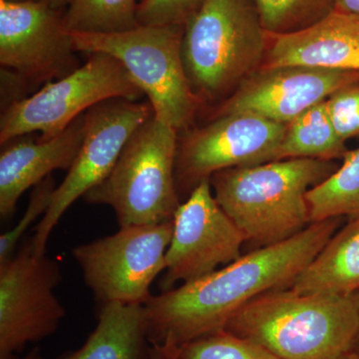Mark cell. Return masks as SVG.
I'll return each instance as SVG.
<instances>
[{"label":"cell","instance_id":"22","mask_svg":"<svg viewBox=\"0 0 359 359\" xmlns=\"http://www.w3.org/2000/svg\"><path fill=\"white\" fill-rule=\"evenodd\" d=\"M178 359H280L252 340L219 330L180 347Z\"/></svg>","mask_w":359,"mask_h":359},{"label":"cell","instance_id":"10","mask_svg":"<svg viewBox=\"0 0 359 359\" xmlns=\"http://www.w3.org/2000/svg\"><path fill=\"white\" fill-rule=\"evenodd\" d=\"M61 280L57 262L37 255L32 238L0 264V359H18L28 344L58 330L66 316L55 294Z\"/></svg>","mask_w":359,"mask_h":359},{"label":"cell","instance_id":"15","mask_svg":"<svg viewBox=\"0 0 359 359\" xmlns=\"http://www.w3.org/2000/svg\"><path fill=\"white\" fill-rule=\"evenodd\" d=\"M273 35L262 66L304 65L359 71L356 14L332 9L311 25Z\"/></svg>","mask_w":359,"mask_h":359},{"label":"cell","instance_id":"34","mask_svg":"<svg viewBox=\"0 0 359 359\" xmlns=\"http://www.w3.org/2000/svg\"><path fill=\"white\" fill-rule=\"evenodd\" d=\"M141 1H143V0H140V2H141Z\"/></svg>","mask_w":359,"mask_h":359},{"label":"cell","instance_id":"12","mask_svg":"<svg viewBox=\"0 0 359 359\" xmlns=\"http://www.w3.org/2000/svg\"><path fill=\"white\" fill-rule=\"evenodd\" d=\"M244 243L242 231L217 202L210 179L204 180L175 212L161 289L199 280L237 261Z\"/></svg>","mask_w":359,"mask_h":359},{"label":"cell","instance_id":"29","mask_svg":"<svg viewBox=\"0 0 359 359\" xmlns=\"http://www.w3.org/2000/svg\"><path fill=\"white\" fill-rule=\"evenodd\" d=\"M35 1L43 2L52 8L63 11L70 4L71 0H35Z\"/></svg>","mask_w":359,"mask_h":359},{"label":"cell","instance_id":"16","mask_svg":"<svg viewBox=\"0 0 359 359\" xmlns=\"http://www.w3.org/2000/svg\"><path fill=\"white\" fill-rule=\"evenodd\" d=\"M85 113L50 139L18 138L4 144L0 154V216L15 212L26 190L39 185L55 170H69L84 139Z\"/></svg>","mask_w":359,"mask_h":359},{"label":"cell","instance_id":"7","mask_svg":"<svg viewBox=\"0 0 359 359\" xmlns=\"http://www.w3.org/2000/svg\"><path fill=\"white\" fill-rule=\"evenodd\" d=\"M88 55L67 76L47 82L36 93L2 109L1 145L34 132L42 140L57 136L79 116L110 99L140 100L143 91L121 62L105 53Z\"/></svg>","mask_w":359,"mask_h":359},{"label":"cell","instance_id":"6","mask_svg":"<svg viewBox=\"0 0 359 359\" xmlns=\"http://www.w3.org/2000/svg\"><path fill=\"white\" fill-rule=\"evenodd\" d=\"M184 26L139 25L116 34L71 33L76 52L105 53L117 59L140 87L154 118L177 132L188 128L199 98L187 76Z\"/></svg>","mask_w":359,"mask_h":359},{"label":"cell","instance_id":"30","mask_svg":"<svg viewBox=\"0 0 359 359\" xmlns=\"http://www.w3.org/2000/svg\"><path fill=\"white\" fill-rule=\"evenodd\" d=\"M22 359H43V358H42V354L40 353L39 347H34Z\"/></svg>","mask_w":359,"mask_h":359},{"label":"cell","instance_id":"3","mask_svg":"<svg viewBox=\"0 0 359 359\" xmlns=\"http://www.w3.org/2000/svg\"><path fill=\"white\" fill-rule=\"evenodd\" d=\"M224 330L280 359H337L353 353L359 309L353 294L271 290L238 309Z\"/></svg>","mask_w":359,"mask_h":359},{"label":"cell","instance_id":"20","mask_svg":"<svg viewBox=\"0 0 359 359\" xmlns=\"http://www.w3.org/2000/svg\"><path fill=\"white\" fill-rule=\"evenodd\" d=\"M342 159L341 166L306 195L311 223L359 216V148Z\"/></svg>","mask_w":359,"mask_h":359},{"label":"cell","instance_id":"33","mask_svg":"<svg viewBox=\"0 0 359 359\" xmlns=\"http://www.w3.org/2000/svg\"><path fill=\"white\" fill-rule=\"evenodd\" d=\"M8 1H25V0H8Z\"/></svg>","mask_w":359,"mask_h":359},{"label":"cell","instance_id":"1","mask_svg":"<svg viewBox=\"0 0 359 359\" xmlns=\"http://www.w3.org/2000/svg\"><path fill=\"white\" fill-rule=\"evenodd\" d=\"M341 221L311 223L285 242L255 249L199 280L152 295L143 306L149 344L182 346L223 330L238 309L264 292L290 289Z\"/></svg>","mask_w":359,"mask_h":359},{"label":"cell","instance_id":"9","mask_svg":"<svg viewBox=\"0 0 359 359\" xmlns=\"http://www.w3.org/2000/svg\"><path fill=\"white\" fill-rule=\"evenodd\" d=\"M153 116L150 102L124 98L104 101L85 113L83 143L76 159L35 226L32 241L37 255H46L47 242L65 212L106 179L130 137Z\"/></svg>","mask_w":359,"mask_h":359},{"label":"cell","instance_id":"32","mask_svg":"<svg viewBox=\"0 0 359 359\" xmlns=\"http://www.w3.org/2000/svg\"><path fill=\"white\" fill-rule=\"evenodd\" d=\"M337 359H359V354L354 353H349L346 355L341 356V358Z\"/></svg>","mask_w":359,"mask_h":359},{"label":"cell","instance_id":"26","mask_svg":"<svg viewBox=\"0 0 359 359\" xmlns=\"http://www.w3.org/2000/svg\"><path fill=\"white\" fill-rule=\"evenodd\" d=\"M325 103L339 138L346 142L359 137V83L339 90Z\"/></svg>","mask_w":359,"mask_h":359},{"label":"cell","instance_id":"4","mask_svg":"<svg viewBox=\"0 0 359 359\" xmlns=\"http://www.w3.org/2000/svg\"><path fill=\"white\" fill-rule=\"evenodd\" d=\"M266 30L254 0H205L187 20L182 56L198 98L214 99L261 67Z\"/></svg>","mask_w":359,"mask_h":359},{"label":"cell","instance_id":"18","mask_svg":"<svg viewBox=\"0 0 359 359\" xmlns=\"http://www.w3.org/2000/svg\"><path fill=\"white\" fill-rule=\"evenodd\" d=\"M148 344L144 306L109 304L101 306L86 341L56 359H143Z\"/></svg>","mask_w":359,"mask_h":359},{"label":"cell","instance_id":"31","mask_svg":"<svg viewBox=\"0 0 359 359\" xmlns=\"http://www.w3.org/2000/svg\"><path fill=\"white\" fill-rule=\"evenodd\" d=\"M354 299H355L356 304H358L359 309V290L353 294ZM353 353L359 354V330L358 337H356L355 344H354Z\"/></svg>","mask_w":359,"mask_h":359},{"label":"cell","instance_id":"5","mask_svg":"<svg viewBox=\"0 0 359 359\" xmlns=\"http://www.w3.org/2000/svg\"><path fill=\"white\" fill-rule=\"evenodd\" d=\"M178 132L151 117L123 149L110 174L83 199L112 208L120 228L172 221L181 204L175 179Z\"/></svg>","mask_w":359,"mask_h":359},{"label":"cell","instance_id":"19","mask_svg":"<svg viewBox=\"0 0 359 359\" xmlns=\"http://www.w3.org/2000/svg\"><path fill=\"white\" fill-rule=\"evenodd\" d=\"M325 101L304 111L287 124L278 160L311 158L332 161L344 157L348 151L346 142L335 131Z\"/></svg>","mask_w":359,"mask_h":359},{"label":"cell","instance_id":"21","mask_svg":"<svg viewBox=\"0 0 359 359\" xmlns=\"http://www.w3.org/2000/svg\"><path fill=\"white\" fill-rule=\"evenodd\" d=\"M137 0H71L63 13L70 33L116 34L139 26Z\"/></svg>","mask_w":359,"mask_h":359},{"label":"cell","instance_id":"23","mask_svg":"<svg viewBox=\"0 0 359 359\" xmlns=\"http://www.w3.org/2000/svg\"><path fill=\"white\" fill-rule=\"evenodd\" d=\"M264 29L271 34L292 32L330 0H254Z\"/></svg>","mask_w":359,"mask_h":359},{"label":"cell","instance_id":"2","mask_svg":"<svg viewBox=\"0 0 359 359\" xmlns=\"http://www.w3.org/2000/svg\"><path fill=\"white\" fill-rule=\"evenodd\" d=\"M332 161L292 158L231 168L210 178L222 209L259 248L280 244L311 224L306 195L335 170Z\"/></svg>","mask_w":359,"mask_h":359},{"label":"cell","instance_id":"24","mask_svg":"<svg viewBox=\"0 0 359 359\" xmlns=\"http://www.w3.org/2000/svg\"><path fill=\"white\" fill-rule=\"evenodd\" d=\"M55 189V181L51 176L47 177L34 187L29 204L22 218L11 231H6L0 237V264L6 263L13 257L16 247L25 231L36 219L46 214Z\"/></svg>","mask_w":359,"mask_h":359},{"label":"cell","instance_id":"17","mask_svg":"<svg viewBox=\"0 0 359 359\" xmlns=\"http://www.w3.org/2000/svg\"><path fill=\"white\" fill-rule=\"evenodd\" d=\"M290 289L302 294L344 297L359 290V216L330 238Z\"/></svg>","mask_w":359,"mask_h":359},{"label":"cell","instance_id":"14","mask_svg":"<svg viewBox=\"0 0 359 359\" xmlns=\"http://www.w3.org/2000/svg\"><path fill=\"white\" fill-rule=\"evenodd\" d=\"M359 83V71L304 65L261 66L238 85L217 115L252 113L290 124L339 90Z\"/></svg>","mask_w":359,"mask_h":359},{"label":"cell","instance_id":"25","mask_svg":"<svg viewBox=\"0 0 359 359\" xmlns=\"http://www.w3.org/2000/svg\"><path fill=\"white\" fill-rule=\"evenodd\" d=\"M205 0H143L139 2L140 25L184 26Z\"/></svg>","mask_w":359,"mask_h":359},{"label":"cell","instance_id":"8","mask_svg":"<svg viewBox=\"0 0 359 359\" xmlns=\"http://www.w3.org/2000/svg\"><path fill=\"white\" fill-rule=\"evenodd\" d=\"M173 219L158 224L121 226L114 235L77 245L72 255L84 282L101 306L141 304L164 273Z\"/></svg>","mask_w":359,"mask_h":359},{"label":"cell","instance_id":"13","mask_svg":"<svg viewBox=\"0 0 359 359\" xmlns=\"http://www.w3.org/2000/svg\"><path fill=\"white\" fill-rule=\"evenodd\" d=\"M63 13L35 0H0V65L28 87L61 79L80 66Z\"/></svg>","mask_w":359,"mask_h":359},{"label":"cell","instance_id":"27","mask_svg":"<svg viewBox=\"0 0 359 359\" xmlns=\"http://www.w3.org/2000/svg\"><path fill=\"white\" fill-rule=\"evenodd\" d=\"M180 346L169 344H149L143 359H178Z\"/></svg>","mask_w":359,"mask_h":359},{"label":"cell","instance_id":"28","mask_svg":"<svg viewBox=\"0 0 359 359\" xmlns=\"http://www.w3.org/2000/svg\"><path fill=\"white\" fill-rule=\"evenodd\" d=\"M332 9L359 15V0H330Z\"/></svg>","mask_w":359,"mask_h":359},{"label":"cell","instance_id":"11","mask_svg":"<svg viewBox=\"0 0 359 359\" xmlns=\"http://www.w3.org/2000/svg\"><path fill=\"white\" fill-rule=\"evenodd\" d=\"M287 125L252 113L218 116L178 141L175 179L188 196L201 182L231 168L278 160Z\"/></svg>","mask_w":359,"mask_h":359}]
</instances>
